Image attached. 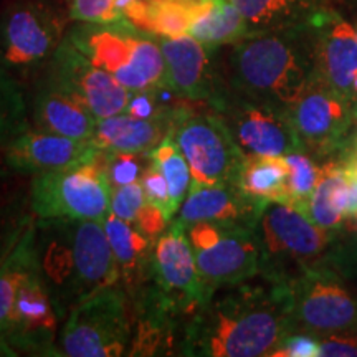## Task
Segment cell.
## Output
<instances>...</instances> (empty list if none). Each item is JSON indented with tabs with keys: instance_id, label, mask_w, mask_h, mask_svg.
<instances>
[{
	"instance_id": "6da1fadb",
	"label": "cell",
	"mask_w": 357,
	"mask_h": 357,
	"mask_svg": "<svg viewBox=\"0 0 357 357\" xmlns=\"http://www.w3.org/2000/svg\"><path fill=\"white\" fill-rule=\"evenodd\" d=\"M293 331L289 283L258 275L218 288L199 306L187 324L182 356L271 357Z\"/></svg>"
},
{
	"instance_id": "7a4b0ae2",
	"label": "cell",
	"mask_w": 357,
	"mask_h": 357,
	"mask_svg": "<svg viewBox=\"0 0 357 357\" xmlns=\"http://www.w3.org/2000/svg\"><path fill=\"white\" fill-rule=\"evenodd\" d=\"M218 60L234 95L289 109L316 73L311 24L252 33L227 47Z\"/></svg>"
},
{
	"instance_id": "3957f363",
	"label": "cell",
	"mask_w": 357,
	"mask_h": 357,
	"mask_svg": "<svg viewBox=\"0 0 357 357\" xmlns=\"http://www.w3.org/2000/svg\"><path fill=\"white\" fill-rule=\"evenodd\" d=\"M38 270L63 321L75 306L119 284L113 250L101 220L37 218Z\"/></svg>"
},
{
	"instance_id": "277c9868",
	"label": "cell",
	"mask_w": 357,
	"mask_h": 357,
	"mask_svg": "<svg viewBox=\"0 0 357 357\" xmlns=\"http://www.w3.org/2000/svg\"><path fill=\"white\" fill-rule=\"evenodd\" d=\"M65 0H6L0 8V68L32 86L68 30Z\"/></svg>"
},
{
	"instance_id": "5b68a950",
	"label": "cell",
	"mask_w": 357,
	"mask_h": 357,
	"mask_svg": "<svg viewBox=\"0 0 357 357\" xmlns=\"http://www.w3.org/2000/svg\"><path fill=\"white\" fill-rule=\"evenodd\" d=\"M65 38L93 65L108 71L131 91L166 86V63L159 38L141 32L126 19L111 24L78 22L68 26Z\"/></svg>"
},
{
	"instance_id": "8992f818",
	"label": "cell",
	"mask_w": 357,
	"mask_h": 357,
	"mask_svg": "<svg viewBox=\"0 0 357 357\" xmlns=\"http://www.w3.org/2000/svg\"><path fill=\"white\" fill-rule=\"evenodd\" d=\"M255 235L261 255L260 275L287 283L333 258L337 242V231L316 225L298 208L281 202L265 204Z\"/></svg>"
},
{
	"instance_id": "52a82bcc",
	"label": "cell",
	"mask_w": 357,
	"mask_h": 357,
	"mask_svg": "<svg viewBox=\"0 0 357 357\" xmlns=\"http://www.w3.org/2000/svg\"><path fill=\"white\" fill-rule=\"evenodd\" d=\"M187 100L172 121L171 132L184 153L194 185H236L242 153L229 128L208 105Z\"/></svg>"
},
{
	"instance_id": "ba28073f",
	"label": "cell",
	"mask_w": 357,
	"mask_h": 357,
	"mask_svg": "<svg viewBox=\"0 0 357 357\" xmlns=\"http://www.w3.org/2000/svg\"><path fill=\"white\" fill-rule=\"evenodd\" d=\"M131 334V303L121 284H114L75 306L58 346L66 357H119L128 354Z\"/></svg>"
},
{
	"instance_id": "9c48e42d",
	"label": "cell",
	"mask_w": 357,
	"mask_h": 357,
	"mask_svg": "<svg viewBox=\"0 0 357 357\" xmlns=\"http://www.w3.org/2000/svg\"><path fill=\"white\" fill-rule=\"evenodd\" d=\"M185 231L197 261L205 301L218 288L238 284L261 273L260 245L252 227L195 222L185 225Z\"/></svg>"
},
{
	"instance_id": "30bf717a",
	"label": "cell",
	"mask_w": 357,
	"mask_h": 357,
	"mask_svg": "<svg viewBox=\"0 0 357 357\" xmlns=\"http://www.w3.org/2000/svg\"><path fill=\"white\" fill-rule=\"evenodd\" d=\"M29 202L37 218L105 220L111 208V185L101 149L79 166L33 174Z\"/></svg>"
},
{
	"instance_id": "8fae6325",
	"label": "cell",
	"mask_w": 357,
	"mask_h": 357,
	"mask_svg": "<svg viewBox=\"0 0 357 357\" xmlns=\"http://www.w3.org/2000/svg\"><path fill=\"white\" fill-rule=\"evenodd\" d=\"M294 331L316 336L357 333V296L326 263L289 281Z\"/></svg>"
},
{
	"instance_id": "7c38bea8",
	"label": "cell",
	"mask_w": 357,
	"mask_h": 357,
	"mask_svg": "<svg viewBox=\"0 0 357 357\" xmlns=\"http://www.w3.org/2000/svg\"><path fill=\"white\" fill-rule=\"evenodd\" d=\"M288 113L303 149L314 158L342 149L356 119L354 100L316 73Z\"/></svg>"
},
{
	"instance_id": "4fadbf2b",
	"label": "cell",
	"mask_w": 357,
	"mask_h": 357,
	"mask_svg": "<svg viewBox=\"0 0 357 357\" xmlns=\"http://www.w3.org/2000/svg\"><path fill=\"white\" fill-rule=\"evenodd\" d=\"M215 111L245 155L305 151L287 109L229 91Z\"/></svg>"
},
{
	"instance_id": "5bb4252c",
	"label": "cell",
	"mask_w": 357,
	"mask_h": 357,
	"mask_svg": "<svg viewBox=\"0 0 357 357\" xmlns=\"http://www.w3.org/2000/svg\"><path fill=\"white\" fill-rule=\"evenodd\" d=\"M37 79L77 98L98 119L124 113L132 96L131 89L124 88L108 71L93 65L66 38Z\"/></svg>"
},
{
	"instance_id": "9a60e30c",
	"label": "cell",
	"mask_w": 357,
	"mask_h": 357,
	"mask_svg": "<svg viewBox=\"0 0 357 357\" xmlns=\"http://www.w3.org/2000/svg\"><path fill=\"white\" fill-rule=\"evenodd\" d=\"M166 63V86L177 96L217 109L229 95L218 50L205 47L190 35L159 38Z\"/></svg>"
},
{
	"instance_id": "2e32d148",
	"label": "cell",
	"mask_w": 357,
	"mask_h": 357,
	"mask_svg": "<svg viewBox=\"0 0 357 357\" xmlns=\"http://www.w3.org/2000/svg\"><path fill=\"white\" fill-rule=\"evenodd\" d=\"M60 323L50 291L37 266L17 293L3 341L17 354L61 356L58 346Z\"/></svg>"
},
{
	"instance_id": "e0dca14e",
	"label": "cell",
	"mask_w": 357,
	"mask_h": 357,
	"mask_svg": "<svg viewBox=\"0 0 357 357\" xmlns=\"http://www.w3.org/2000/svg\"><path fill=\"white\" fill-rule=\"evenodd\" d=\"M153 280L167 294L194 311L205 301L194 250L185 225L177 218H172L167 230L154 243Z\"/></svg>"
},
{
	"instance_id": "ac0fdd59",
	"label": "cell",
	"mask_w": 357,
	"mask_h": 357,
	"mask_svg": "<svg viewBox=\"0 0 357 357\" xmlns=\"http://www.w3.org/2000/svg\"><path fill=\"white\" fill-rule=\"evenodd\" d=\"M6 149L8 169L22 174L60 171L93 160L100 153L93 141L71 139L30 128L12 141Z\"/></svg>"
},
{
	"instance_id": "d6986e66",
	"label": "cell",
	"mask_w": 357,
	"mask_h": 357,
	"mask_svg": "<svg viewBox=\"0 0 357 357\" xmlns=\"http://www.w3.org/2000/svg\"><path fill=\"white\" fill-rule=\"evenodd\" d=\"M310 24L314 33L316 75L352 98L351 83L357 71L356 29L329 7L319 8Z\"/></svg>"
},
{
	"instance_id": "ffe728a7",
	"label": "cell",
	"mask_w": 357,
	"mask_h": 357,
	"mask_svg": "<svg viewBox=\"0 0 357 357\" xmlns=\"http://www.w3.org/2000/svg\"><path fill=\"white\" fill-rule=\"evenodd\" d=\"M26 96L32 128L71 139H93L98 118L77 98L43 79H35Z\"/></svg>"
},
{
	"instance_id": "44dd1931",
	"label": "cell",
	"mask_w": 357,
	"mask_h": 357,
	"mask_svg": "<svg viewBox=\"0 0 357 357\" xmlns=\"http://www.w3.org/2000/svg\"><path fill=\"white\" fill-rule=\"evenodd\" d=\"M263 207L265 204L248 197L238 185L192 184L174 218L184 225L195 222H222L255 229Z\"/></svg>"
},
{
	"instance_id": "7402d4cb",
	"label": "cell",
	"mask_w": 357,
	"mask_h": 357,
	"mask_svg": "<svg viewBox=\"0 0 357 357\" xmlns=\"http://www.w3.org/2000/svg\"><path fill=\"white\" fill-rule=\"evenodd\" d=\"M102 223L118 266L119 284L131 300L153 280L155 242L142 234L134 223L121 220L111 212Z\"/></svg>"
},
{
	"instance_id": "603a6c76",
	"label": "cell",
	"mask_w": 357,
	"mask_h": 357,
	"mask_svg": "<svg viewBox=\"0 0 357 357\" xmlns=\"http://www.w3.org/2000/svg\"><path fill=\"white\" fill-rule=\"evenodd\" d=\"M172 124L158 119L134 118L128 113H119L98 119L93 142L98 149L108 153L151 154L171 131Z\"/></svg>"
},
{
	"instance_id": "cb8c5ba5",
	"label": "cell",
	"mask_w": 357,
	"mask_h": 357,
	"mask_svg": "<svg viewBox=\"0 0 357 357\" xmlns=\"http://www.w3.org/2000/svg\"><path fill=\"white\" fill-rule=\"evenodd\" d=\"M247 24L248 35L275 32L307 24L321 0H231Z\"/></svg>"
},
{
	"instance_id": "d4e9b609",
	"label": "cell",
	"mask_w": 357,
	"mask_h": 357,
	"mask_svg": "<svg viewBox=\"0 0 357 357\" xmlns=\"http://www.w3.org/2000/svg\"><path fill=\"white\" fill-rule=\"evenodd\" d=\"M236 185L258 202L289 204V171L284 155H245Z\"/></svg>"
},
{
	"instance_id": "484cf974",
	"label": "cell",
	"mask_w": 357,
	"mask_h": 357,
	"mask_svg": "<svg viewBox=\"0 0 357 357\" xmlns=\"http://www.w3.org/2000/svg\"><path fill=\"white\" fill-rule=\"evenodd\" d=\"M37 266V225H35L33 218V222L26 227L17 247L0 265V339L2 341L17 293H19L26 276L32 273Z\"/></svg>"
},
{
	"instance_id": "4316f807",
	"label": "cell",
	"mask_w": 357,
	"mask_h": 357,
	"mask_svg": "<svg viewBox=\"0 0 357 357\" xmlns=\"http://www.w3.org/2000/svg\"><path fill=\"white\" fill-rule=\"evenodd\" d=\"M189 35L205 47L218 50L247 37L248 29L231 0H211L190 25Z\"/></svg>"
},
{
	"instance_id": "83f0119b",
	"label": "cell",
	"mask_w": 357,
	"mask_h": 357,
	"mask_svg": "<svg viewBox=\"0 0 357 357\" xmlns=\"http://www.w3.org/2000/svg\"><path fill=\"white\" fill-rule=\"evenodd\" d=\"M347 178L349 176L346 172V164L336 162V160L323 164L318 184H316L307 202L300 208V212L305 213L316 225L323 227L326 230L337 231L346 217L336 211L333 204V195L337 187Z\"/></svg>"
},
{
	"instance_id": "f1b7e54d",
	"label": "cell",
	"mask_w": 357,
	"mask_h": 357,
	"mask_svg": "<svg viewBox=\"0 0 357 357\" xmlns=\"http://www.w3.org/2000/svg\"><path fill=\"white\" fill-rule=\"evenodd\" d=\"M30 128L25 86L0 68V147H7Z\"/></svg>"
},
{
	"instance_id": "f546056e",
	"label": "cell",
	"mask_w": 357,
	"mask_h": 357,
	"mask_svg": "<svg viewBox=\"0 0 357 357\" xmlns=\"http://www.w3.org/2000/svg\"><path fill=\"white\" fill-rule=\"evenodd\" d=\"M151 160H154L160 169V172L166 177L169 185V194H171L172 211L177 215L178 208L189 194L192 185V174L190 167L187 164V159L181 147L174 139L172 132L164 137L158 146L151 151Z\"/></svg>"
},
{
	"instance_id": "4dcf8cb0",
	"label": "cell",
	"mask_w": 357,
	"mask_h": 357,
	"mask_svg": "<svg viewBox=\"0 0 357 357\" xmlns=\"http://www.w3.org/2000/svg\"><path fill=\"white\" fill-rule=\"evenodd\" d=\"M289 171V204L300 208L311 197L312 190L321 177V166L316 162L314 155L306 151H294L284 155Z\"/></svg>"
},
{
	"instance_id": "1f68e13d",
	"label": "cell",
	"mask_w": 357,
	"mask_h": 357,
	"mask_svg": "<svg viewBox=\"0 0 357 357\" xmlns=\"http://www.w3.org/2000/svg\"><path fill=\"white\" fill-rule=\"evenodd\" d=\"M33 218L29 197H15L0 204V265L17 247Z\"/></svg>"
},
{
	"instance_id": "d6a6232c",
	"label": "cell",
	"mask_w": 357,
	"mask_h": 357,
	"mask_svg": "<svg viewBox=\"0 0 357 357\" xmlns=\"http://www.w3.org/2000/svg\"><path fill=\"white\" fill-rule=\"evenodd\" d=\"M101 160L105 166L111 190L132 182H139L146 164L149 162V154L136 153H108L101 151Z\"/></svg>"
},
{
	"instance_id": "836d02e7",
	"label": "cell",
	"mask_w": 357,
	"mask_h": 357,
	"mask_svg": "<svg viewBox=\"0 0 357 357\" xmlns=\"http://www.w3.org/2000/svg\"><path fill=\"white\" fill-rule=\"evenodd\" d=\"M68 15L71 22L84 24H111L124 19L118 0H71Z\"/></svg>"
},
{
	"instance_id": "e575fe53",
	"label": "cell",
	"mask_w": 357,
	"mask_h": 357,
	"mask_svg": "<svg viewBox=\"0 0 357 357\" xmlns=\"http://www.w3.org/2000/svg\"><path fill=\"white\" fill-rule=\"evenodd\" d=\"M146 202L147 199L141 182H132V184L116 187V189L111 190L109 212L121 218V220L134 223Z\"/></svg>"
},
{
	"instance_id": "d590c367",
	"label": "cell",
	"mask_w": 357,
	"mask_h": 357,
	"mask_svg": "<svg viewBox=\"0 0 357 357\" xmlns=\"http://www.w3.org/2000/svg\"><path fill=\"white\" fill-rule=\"evenodd\" d=\"M142 190H144L146 199L149 202H153L155 205H159L164 212L167 213L169 217L174 218L176 213L172 211V204H171V194H169V185L164 174L160 172V169L158 167V164L154 160H151L146 164L144 171L141 174L139 178Z\"/></svg>"
},
{
	"instance_id": "8d00e7d4",
	"label": "cell",
	"mask_w": 357,
	"mask_h": 357,
	"mask_svg": "<svg viewBox=\"0 0 357 357\" xmlns=\"http://www.w3.org/2000/svg\"><path fill=\"white\" fill-rule=\"evenodd\" d=\"M271 357H319V336L293 331L283 339Z\"/></svg>"
},
{
	"instance_id": "74e56055",
	"label": "cell",
	"mask_w": 357,
	"mask_h": 357,
	"mask_svg": "<svg viewBox=\"0 0 357 357\" xmlns=\"http://www.w3.org/2000/svg\"><path fill=\"white\" fill-rule=\"evenodd\" d=\"M171 222L172 218L169 217L167 213L159 207V205H155L147 200L144 207L141 208L139 215H137L134 225H136L142 234H146L151 240H154L155 242V240H158L159 236L167 230V227L171 225Z\"/></svg>"
},
{
	"instance_id": "f35d334b",
	"label": "cell",
	"mask_w": 357,
	"mask_h": 357,
	"mask_svg": "<svg viewBox=\"0 0 357 357\" xmlns=\"http://www.w3.org/2000/svg\"><path fill=\"white\" fill-rule=\"evenodd\" d=\"M319 356L357 357V333H336L319 336Z\"/></svg>"
},
{
	"instance_id": "ab89813d",
	"label": "cell",
	"mask_w": 357,
	"mask_h": 357,
	"mask_svg": "<svg viewBox=\"0 0 357 357\" xmlns=\"http://www.w3.org/2000/svg\"><path fill=\"white\" fill-rule=\"evenodd\" d=\"M337 238L344 242L342 245H349L351 257L357 255V213L346 217V220L337 230Z\"/></svg>"
},
{
	"instance_id": "60d3db41",
	"label": "cell",
	"mask_w": 357,
	"mask_h": 357,
	"mask_svg": "<svg viewBox=\"0 0 357 357\" xmlns=\"http://www.w3.org/2000/svg\"><path fill=\"white\" fill-rule=\"evenodd\" d=\"M357 213V182H349V200H347V217Z\"/></svg>"
},
{
	"instance_id": "b9f144b4",
	"label": "cell",
	"mask_w": 357,
	"mask_h": 357,
	"mask_svg": "<svg viewBox=\"0 0 357 357\" xmlns=\"http://www.w3.org/2000/svg\"><path fill=\"white\" fill-rule=\"evenodd\" d=\"M346 172H347V176H349L351 181L357 182V155L356 158H352L349 162L346 164Z\"/></svg>"
},
{
	"instance_id": "7bdbcfd3",
	"label": "cell",
	"mask_w": 357,
	"mask_h": 357,
	"mask_svg": "<svg viewBox=\"0 0 357 357\" xmlns=\"http://www.w3.org/2000/svg\"><path fill=\"white\" fill-rule=\"evenodd\" d=\"M7 356L8 357H15V356H19V354H17V352L13 351L12 347L8 346L6 341H2V339H0V357H7Z\"/></svg>"
},
{
	"instance_id": "ee69618b",
	"label": "cell",
	"mask_w": 357,
	"mask_h": 357,
	"mask_svg": "<svg viewBox=\"0 0 357 357\" xmlns=\"http://www.w3.org/2000/svg\"><path fill=\"white\" fill-rule=\"evenodd\" d=\"M351 95H352V100H357V71L354 73V77H352V83H351Z\"/></svg>"
},
{
	"instance_id": "f6af8a7d",
	"label": "cell",
	"mask_w": 357,
	"mask_h": 357,
	"mask_svg": "<svg viewBox=\"0 0 357 357\" xmlns=\"http://www.w3.org/2000/svg\"><path fill=\"white\" fill-rule=\"evenodd\" d=\"M321 2H323V6L329 7V2H333V0H321Z\"/></svg>"
},
{
	"instance_id": "bcb514c9",
	"label": "cell",
	"mask_w": 357,
	"mask_h": 357,
	"mask_svg": "<svg viewBox=\"0 0 357 357\" xmlns=\"http://www.w3.org/2000/svg\"><path fill=\"white\" fill-rule=\"evenodd\" d=\"M3 3H6V0H0V8H2Z\"/></svg>"
},
{
	"instance_id": "7dc6e473",
	"label": "cell",
	"mask_w": 357,
	"mask_h": 357,
	"mask_svg": "<svg viewBox=\"0 0 357 357\" xmlns=\"http://www.w3.org/2000/svg\"><path fill=\"white\" fill-rule=\"evenodd\" d=\"M65 2H66V3H68V7H70V3H71V0H65Z\"/></svg>"
},
{
	"instance_id": "c3c4849f",
	"label": "cell",
	"mask_w": 357,
	"mask_h": 357,
	"mask_svg": "<svg viewBox=\"0 0 357 357\" xmlns=\"http://www.w3.org/2000/svg\"><path fill=\"white\" fill-rule=\"evenodd\" d=\"M356 35H357V26H356Z\"/></svg>"
}]
</instances>
